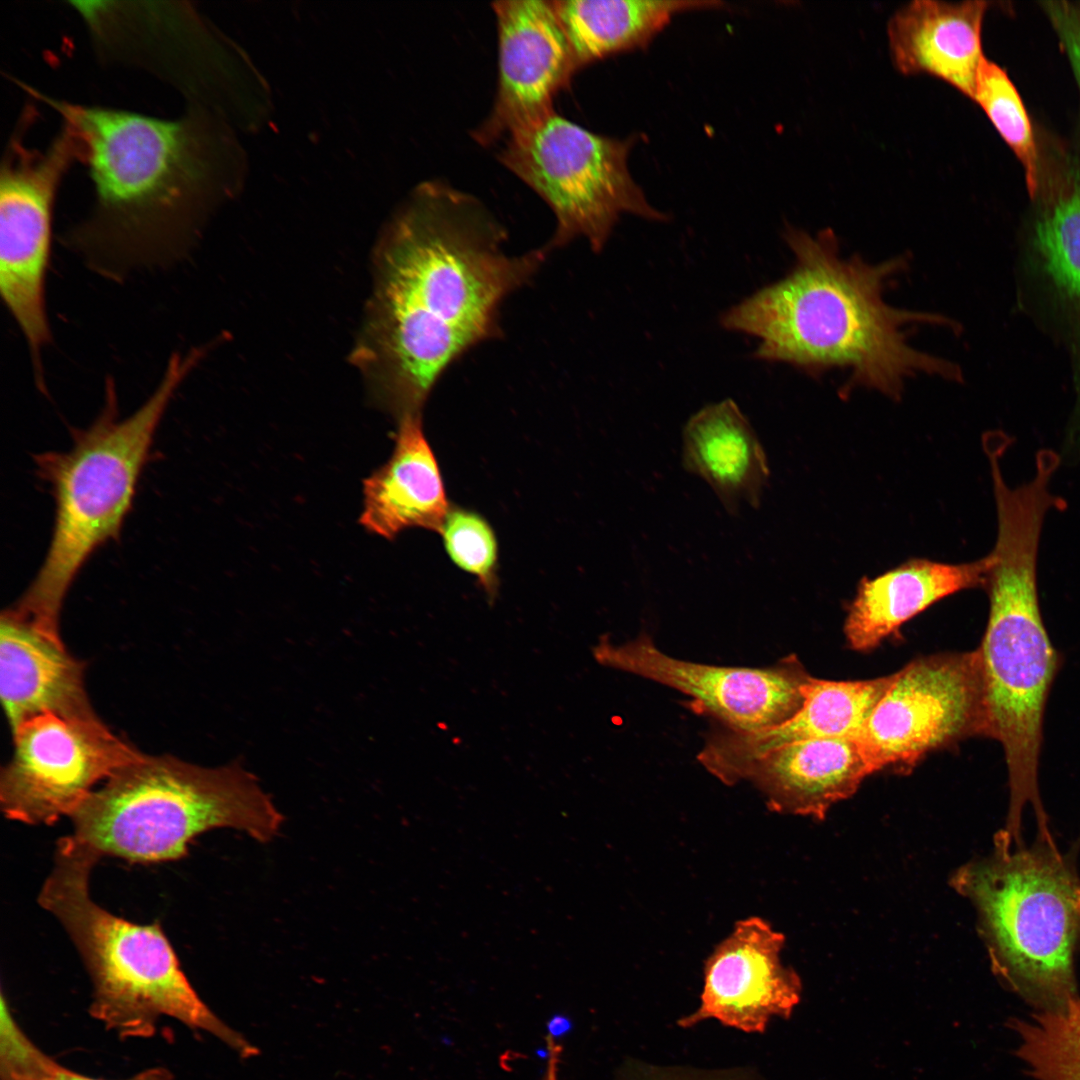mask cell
Instances as JSON below:
<instances>
[{"label": "cell", "mask_w": 1080, "mask_h": 1080, "mask_svg": "<svg viewBox=\"0 0 1080 1080\" xmlns=\"http://www.w3.org/2000/svg\"><path fill=\"white\" fill-rule=\"evenodd\" d=\"M871 774L856 738H824L764 754L744 769L741 781L752 782L775 812L822 820Z\"/></svg>", "instance_id": "cell-19"}, {"label": "cell", "mask_w": 1080, "mask_h": 1080, "mask_svg": "<svg viewBox=\"0 0 1080 1080\" xmlns=\"http://www.w3.org/2000/svg\"><path fill=\"white\" fill-rule=\"evenodd\" d=\"M996 512L997 537L984 585L989 615L976 651L985 736L1002 745L1008 771L1009 809L998 835L1008 845H1019L1028 804L1038 835L1050 836L1038 769L1045 708L1063 656L1050 640L1038 597V549L1048 509L1034 497L1012 495L997 503Z\"/></svg>", "instance_id": "cell-4"}, {"label": "cell", "mask_w": 1080, "mask_h": 1080, "mask_svg": "<svg viewBox=\"0 0 1080 1080\" xmlns=\"http://www.w3.org/2000/svg\"><path fill=\"white\" fill-rule=\"evenodd\" d=\"M988 3L916 0L887 25L892 62L904 75L936 77L972 99L984 55L981 31Z\"/></svg>", "instance_id": "cell-20"}, {"label": "cell", "mask_w": 1080, "mask_h": 1080, "mask_svg": "<svg viewBox=\"0 0 1080 1080\" xmlns=\"http://www.w3.org/2000/svg\"><path fill=\"white\" fill-rule=\"evenodd\" d=\"M784 239L795 258L792 269L720 316L724 329L758 339L753 358L814 376L841 370L846 391L863 387L892 399L916 376L961 380L958 365L909 342L911 328L955 329L953 321L885 299L889 281L908 265L906 256L879 263L844 257L831 229L812 235L788 227Z\"/></svg>", "instance_id": "cell-3"}, {"label": "cell", "mask_w": 1080, "mask_h": 1080, "mask_svg": "<svg viewBox=\"0 0 1080 1080\" xmlns=\"http://www.w3.org/2000/svg\"><path fill=\"white\" fill-rule=\"evenodd\" d=\"M22 88L74 128L92 181L91 207L63 245L118 282L184 260L229 190L226 133L210 109L188 105L180 117L162 119Z\"/></svg>", "instance_id": "cell-2"}, {"label": "cell", "mask_w": 1080, "mask_h": 1080, "mask_svg": "<svg viewBox=\"0 0 1080 1080\" xmlns=\"http://www.w3.org/2000/svg\"><path fill=\"white\" fill-rule=\"evenodd\" d=\"M506 240L478 198L439 179L420 184L387 227L352 362L376 405L398 422L422 417L447 369L503 335L505 300L551 251L511 254Z\"/></svg>", "instance_id": "cell-1"}, {"label": "cell", "mask_w": 1080, "mask_h": 1080, "mask_svg": "<svg viewBox=\"0 0 1080 1080\" xmlns=\"http://www.w3.org/2000/svg\"><path fill=\"white\" fill-rule=\"evenodd\" d=\"M25 106L9 137L0 168V295L27 345L36 386L46 392L43 355L52 343L46 285L58 188L82 158L76 131L62 122L44 149L27 146L35 120Z\"/></svg>", "instance_id": "cell-10"}, {"label": "cell", "mask_w": 1080, "mask_h": 1080, "mask_svg": "<svg viewBox=\"0 0 1080 1080\" xmlns=\"http://www.w3.org/2000/svg\"><path fill=\"white\" fill-rule=\"evenodd\" d=\"M952 887L975 907L999 980L1038 1011L1078 997L1074 954L1080 942V878L1054 842L995 847L961 866Z\"/></svg>", "instance_id": "cell-8"}, {"label": "cell", "mask_w": 1080, "mask_h": 1080, "mask_svg": "<svg viewBox=\"0 0 1080 1080\" xmlns=\"http://www.w3.org/2000/svg\"><path fill=\"white\" fill-rule=\"evenodd\" d=\"M616 1080H764L751 1068L701 1069L687 1066H663L639 1059H628Z\"/></svg>", "instance_id": "cell-30"}, {"label": "cell", "mask_w": 1080, "mask_h": 1080, "mask_svg": "<svg viewBox=\"0 0 1080 1080\" xmlns=\"http://www.w3.org/2000/svg\"><path fill=\"white\" fill-rule=\"evenodd\" d=\"M785 937L760 917L736 922L707 958L698 1008L677 1020L691 1028L708 1019L761 1034L774 1017L787 1019L800 1001L801 980L783 965Z\"/></svg>", "instance_id": "cell-16"}, {"label": "cell", "mask_w": 1080, "mask_h": 1080, "mask_svg": "<svg viewBox=\"0 0 1080 1080\" xmlns=\"http://www.w3.org/2000/svg\"><path fill=\"white\" fill-rule=\"evenodd\" d=\"M592 652L603 666L691 697L696 712L736 731L762 730L788 720L800 709L802 687L810 678L794 656L765 668L708 665L665 654L646 633L622 644L603 636Z\"/></svg>", "instance_id": "cell-13"}, {"label": "cell", "mask_w": 1080, "mask_h": 1080, "mask_svg": "<svg viewBox=\"0 0 1080 1080\" xmlns=\"http://www.w3.org/2000/svg\"><path fill=\"white\" fill-rule=\"evenodd\" d=\"M439 534L450 561L473 576L493 602L499 588V545L489 521L477 511L451 504Z\"/></svg>", "instance_id": "cell-28"}, {"label": "cell", "mask_w": 1080, "mask_h": 1080, "mask_svg": "<svg viewBox=\"0 0 1080 1080\" xmlns=\"http://www.w3.org/2000/svg\"><path fill=\"white\" fill-rule=\"evenodd\" d=\"M1 1080H103L87 1077L55 1062L36 1047L17 1024L1 1033ZM126 1080H172L162 1067L150 1068Z\"/></svg>", "instance_id": "cell-29"}, {"label": "cell", "mask_w": 1080, "mask_h": 1080, "mask_svg": "<svg viewBox=\"0 0 1080 1080\" xmlns=\"http://www.w3.org/2000/svg\"><path fill=\"white\" fill-rule=\"evenodd\" d=\"M546 1028L553 1038H563L572 1031L573 1022L568 1015L556 1013L549 1018Z\"/></svg>", "instance_id": "cell-32"}, {"label": "cell", "mask_w": 1080, "mask_h": 1080, "mask_svg": "<svg viewBox=\"0 0 1080 1080\" xmlns=\"http://www.w3.org/2000/svg\"><path fill=\"white\" fill-rule=\"evenodd\" d=\"M498 35V77L488 116L472 138L490 147L554 109V99L575 76L567 39L553 0L492 3Z\"/></svg>", "instance_id": "cell-15"}, {"label": "cell", "mask_w": 1080, "mask_h": 1080, "mask_svg": "<svg viewBox=\"0 0 1080 1080\" xmlns=\"http://www.w3.org/2000/svg\"><path fill=\"white\" fill-rule=\"evenodd\" d=\"M894 674L863 681H828L810 676L800 709L783 723L756 731L722 728L711 733L697 759L725 785L741 781L744 769L786 744L824 738H856L888 690Z\"/></svg>", "instance_id": "cell-17"}, {"label": "cell", "mask_w": 1080, "mask_h": 1080, "mask_svg": "<svg viewBox=\"0 0 1080 1080\" xmlns=\"http://www.w3.org/2000/svg\"><path fill=\"white\" fill-rule=\"evenodd\" d=\"M0 692L11 732L45 713L97 717L84 686V664L12 608L0 618Z\"/></svg>", "instance_id": "cell-18"}, {"label": "cell", "mask_w": 1080, "mask_h": 1080, "mask_svg": "<svg viewBox=\"0 0 1080 1080\" xmlns=\"http://www.w3.org/2000/svg\"><path fill=\"white\" fill-rule=\"evenodd\" d=\"M1009 1026L1019 1043L1016 1055L1036 1080H1080V997L1057 1011H1038Z\"/></svg>", "instance_id": "cell-26"}, {"label": "cell", "mask_w": 1080, "mask_h": 1080, "mask_svg": "<svg viewBox=\"0 0 1080 1080\" xmlns=\"http://www.w3.org/2000/svg\"><path fill=\"white\" fill-rule=\"evenodd\" d=\"M682 466L702 478L725 510L742 504L758 508L769 480L764 449L748 419L732 399L711 403L685 424Z\"/></svg>", "instance_id": "cell-23"}, {"label": "cell", "mask_w": 1080, "mask_h": 1080, "mask_svg": "<svg viewBox=\"0 0 1080 1080\" xmlns=\"http://www.w3.org/2000/svg\"><path fill=\"white\" fill-rule=\"evenodd\" d=\"M985 736L977 651L917 659L894 673L856 739L873 773L911 767L929 751Z\"/></svg>", "instance_id": "cell-12"}, {"label": "cell", "mask_w": 1080, "mask_h": 1080, "mask_svg": "<svg viewBox=\"0 0 1080 1080\" xmlns=\"http://www.w3.org/2000/svg\"><path fill=\"white\" fill-rule=\"evenodd\" d=\"M70 818L72 836L100 858L134 863L182 858L191 840L214 828L266 843L283 821L240 760L209 768L146 754L93 790Z\"/></svg>", "instance_id": "cell-7"}, {"label": "cell", "mask_w": 1080, "mask_h": 1080, "mask_svg": "<svg viewBox=\"0 0 1080 1080\" xmlns=\"http://www.w3.org/2000/svg\"><path fill=\"white\" fill-rule=\"evenodd\" d=\"M206 352L207 346L173 352L150 396L123 418L107 377L103 408L89 427L73 432L72 447L35 458L54 499V526L40 569L12 608L46 636L61 640L60 612L71 585L91 555L120 535L156 430Z\"/></svg>", "instance_id": "cell-5"}, {"label": "cell", "mask_w": 1080, "mask_h": 1080, "mask_svg": "<svg viewBox=\"0 0 1080 1080\" xmlns=\"http://www.w3.org/2000/svg\"><path fill=\"white\" fill-rule=\"evenodd\" d=\"M972 99L1020 160L1033 197L1040 185L1042 169L1030 119L1006 72L985 57L977 73Z\"/></svg>", "instance_id": "cell-27"}, {"label": "cell", "mask_w": 1080, "mask_h": 1080, "mask_svg": "<svg viewBox=\"0 0 1080 1080\" xmlns=\"http://www.w3.org/2000/svg\"><path fill=\"white\" fill-rule=\"evenodd\" d=\"M99 59L144 70L207 107L210 37L186 2L70 1Z\"/></svg>", "instance_id": "cell-14"}, {"label": "cell", "mask_w": 1080, "mask_h": 1080, "mask_svg": "<svg viewBox=\"0 0 1080 1080\" xmlns=\"http://www.w3.org/2000/svg\"><path fill=\"white\" fill-rule=\"evenodd\" d=\"M12 735L13 754L0 775L1 808L8 819L31 825L71 816L98 782L143 755L98 717L45 713Z\"/></svg>", "instance_id": "cell-11"}, {"label": "cell", "mask_w": 1080, "mask_h": 1080, "mask_svg": "<svg viewBox=\"0 0 1080 1080\" xmlns=\"http://www.w3.org/2000/svg\"><path fill=\"white\" fill-rule=\"evenodd\" d=\"M361 525L394 539L407 529L438 532L451 504L422 417L398 422L390 458L363 482Z\"/></svg>", "instance_id": "cell-21"}, {"label": "cell", "mask_w": 1080, "mask_h": 1080, "mask_svg": "<svg viewBox=\"0 0 1080 1080\" xmlns=\"http://www.w3.org/2000/svg\"><path fill=\"white\" fill-rule=\"evenodd\" d=\"M574 74L614 54L646 47L674 15L721 1L553 0Z\"/></svg>", "instance_id": "cell-24"}, {"label": "cell", "mask_w": 1080, "mask_h": 1080, "mask_svg": "<svg viewBox=\"0 0 1080 1080\" xmlns=\"http://www.w3.org/2000/svg\"><path fill=\"white\" fill-rule=\"evenodd\" d=\"M634 144L635 137L598 134L553 110L507 137L497 159L553 212L551 250L584 238L601 252L623 214L667 219L629 171Z\"/></svg>", "instance_id": "cell-9"}, {"label": "cell", "mask_w": 1080, "mask_h": 1080, "mask_svg": "<svg viewBox=\"0 0 1080 1080\" xmlns=\"http://www.w3.org/2000/svg\"><path fill=\"white\" fill-rule=\"evenodd\" d=\"M1041 181L1032 244L1059 293L1080 309V166L1068 161Z\"/></svg>", "instance_id": "cell-25"}, {"label": "cell", "mask_w": 1080, "mask_h": 1080, "mask_svg": "<svg viewBox=\"0 0 1080 1080\" xmlns=\"http://www.w3.org/2000/svg\"><path fill=\"white\" fill-rule=\"evenodd\" d=\"M1050 19L1070 60L1080 89V2H1044Z\"/></svg>", "instance_id": "cell-31"}, {"label": "cell", "mask_w": 1080, "mask_h": 1080, "mask_svg": "<svg viewBox=\"0 0 1080 1080\" xmlns=\"http://www.w3.org/2000/svg\"><path fill=\"white\" fill-rule=\"evenodd\" d=\"M988 567V555L961 564L912 559L874 578H863L845 621L849 646L872 649L942 598L984 587Z\"/></svg>", "instance_id": "cell-22"}, {"label": "cell", "mask_w": 1080, "mask_h": 1080, "mask_svg": "<svg viewBox=\"0 0 1080 1080\" xmlns=\"http://www.w3.org/2000/svg\"><path fill=\"white\" fill-rule=\"evenodd\" d=\"M100 857L72 835L57 842L54 866L38 901L63 925L93 984L91 1015L121 1037H149L160 1016L209 1032L242 1058L258 1050L201 1000L160 924L117 917L91 898Z\"/></svg>", "instance_id": "cell-6"}]
</instances>
